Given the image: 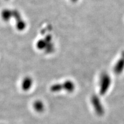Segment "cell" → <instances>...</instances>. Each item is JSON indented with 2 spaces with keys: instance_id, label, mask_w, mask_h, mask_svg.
Returning a JSON list of instances; mask_svg holds the SVG:
<instances>
[{
  "instance_id": "7",
  "label": "cell",
  "mask_w": 124,
  "mask_h": 124,
  "mask_svg": "<svg viewBox=\"0 0 124 124\" xmlns=\"http://www.w3.org/2000/svg\"><path fill=\"white\" fill-rule=\"evenodd\" d=\"M12 15H13V12L11 10L5 9L1 13V17H2V20H4L5 21H8L11 18Z\"/></svg>"
},
{
  "instance_id": "1",
  "label": "cell",
  "mask_w": 124,
  "mask_h": 124,
  "mask_svg": "<svg viewBox=\"0 0 124 124\" xmlns=\"http://www.w3.org/2000/svg\"><path fill=\"white\" fill-rule=\"evenodd\" d=\"M111 85V78L106 73L102 74L100 81V93L101 95H104L109 89Z\"/></svg>"
},
{
  "instance_id": "2",
  "label": "cell",
  "mask_w": 124,
  "mask_h": 124,
  "mask_svg": "<svg viewBox=\"0 0 124 124\" xmlns=\"http://www.w3.org/2000/svg\"><path fill=\"white\" fill-rule=\"evenodd\" d=\"M91 103H92L95 112L97 113L98 115L102 116L104 114V109H103L100 99L97 96L94 95L91 98Z\"/></svg>"
},
{
  "instance_id": "3",
  "label": "cell",
  "mask_w": 124,
  "mask_h": 124,
  "mask_svg": "<svg viewBox=\"0 0 124 124\" xmlns=\"http://www.w3.org/2000/svg\"><path fill=\"white\" fill-rule=\"evenodd\" d=\"M33 85V80L31 77H25L21 82V89L23 91H27L31 89Z\"/></svg>"
},
{
  "instance_id": "5",
  "label": "cell",
  "mask_w": 124,
  "mask_h": 124,
  "mask_svg": "<svg viewBox=\"0 0 124 124\" xmlns=\"http://www.w3.org/2000/svg\"><path fill=\"white\" fill-rule=\"evenodd\" d=\"M124 69V59H119L114 67V71L117 74H120Z\"/></svg>"
},
{
  "instance_id": "8",
  "label": "cell",
  "mask_w": 124,
  "mask_h": 124,
  "mask_svg": "<svg viewBox=\"0 0 124 124\" xmlns=\"http://www.w3.org/2000/svg\"><path fill=\"white\" fill-rule=\"evenodd\" d=\"M71 1L73 2H76L77 1H78V0H71Z\"/></svg>"
},
{
  "instance_id": "4",
  "label": "cell",
  "mask_w": 124,
  "mask_h": 124,
  "mask_svg": "<svg viewBox=\"0 0 124 124\" xmlns=\"http://www.w3.org/2000/svg\"><path fill=\"white\" fill-rule=\"evenodd\" d=\"M61 86L62 90H64L68 93L73 92L75 88L74 83L71 80H67L63 84H61Z\"/></svg>"
},
{
  "instance_id": "6",
  "label": "cell",
  "mask_w": 124,
  "mask_h": 124,
  "mask_svg": "<svg viewBox=\"0 0 124 124\" xmlns=\"http://www.w3.org/2000/svg\"><path fill=\"white\" fill-rule=\"evenodd\" d=\"M33 108L38 113H42L45 109L44 103L41 101L38 100L33 103Z\"/></svg>"
}]
</instances>
